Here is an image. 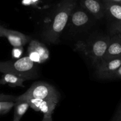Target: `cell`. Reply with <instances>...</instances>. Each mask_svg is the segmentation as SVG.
<instances>
[{
	"instance_id": "cell-21",
	"label": "cell",
	"mask_w": 121,
	"mask_h": 121,
	"mask_svg": "<svg viewBox=\"0 0 121 121\" xmlns=\"http://www.w3.org/2000/svg\"><path fill=\"white\" fill-rule=\"evenodd\" d=\"M103 2H109V3H116V4H121V0H102Z\"/></svg>"
},
{
	"instance_id": "cell-10",
	"label": "cell",
	"mask_w": 121,
	"mask_h": 121,
	"mask_svg": "<svg viewBox=\"0 0 121 121\" xmlns=\"http://www.w3.org/2000/svg\"><path fill=\"white\" fill-rule=\"evenodd\" d=\"M3 37L6 38L14 48L23 47L31 40V38L29 36L18 31L10 30L5 27L3 29Z\"/></svg>"
},
{
	"instance_id": "cell-8",
	"label": "cell",
	"mask_w": 121,
	"mask_h": 121,
	"mask_svg": "<svg viewBox=\"0 0 121 121\" xmlns=\"http://www.w3.org/2000/svg\"><path fill=\"white\" fill-rule=\"evenodd\" d=\"M35 111L41 112L43 115H52L59 100L53 99H29L26 100Z\"/></svg>"
},
{
	"instance_id": "cell-17",
	"label": "cell",
	"mask_w": 121,
	"mask_h": 121,
	"mask_svg": "<svg viewBox=\"0 0 121 121\" xmlns=\"http://www.w3.org/2000/svg\"><path fill=\"white\" fill-rule=\"evenodd\" d=\"M17 97L13 95L0 94V102L1 101H9V102H16Z\"/></svg>"
},
{
	"instance_id": "cell-23",
	"label": "cell",
	"mask_w": 121,
	"mask_h": 121,
	"mask_svg": "<svg viewBox=\"0 0 121 121\" xmlns=\"http://www.w3.org/2000/svg\"><path fill=\"white\" fill-rule=\"evenodd\" d=\"M13 121H17V120H14V119H13Z\"/></svg>"
},
{
	"instance_id": "cell-7",
	"label": "cell",
	"mask_w": 121,
	"mask_h": 121,
	"mask_svg": "<svg viewBox=\"0 0 121 121\" xmlns=\"http://www.w3.org/2000/svg\"><path fill=\"white\" fill-rule=\"evenodd\" d=\"M121 65V58L102 60L95 67L96 74L100 79L111 80L116 71Z\"/></svg>"
},
{
	"instance_id": "cell-14",
	"label": "cell",
	"mask_w": 121,
	"mask_h": 121,
	"mask_svg": "<svg viewBox=\"0 0 121 121\" xmlns=\"http://www.w3.org/2000/svg\"><path fill=\"white\" fill-rule=\"evenodd\" d=\"M14 113L13 119L20 121L21 118L30 108V105L26 101H18L15 102Z\"/></svg>"
},
{
	"instance_id": "cell-19",
	"label": "cell",
	"mask_w": 121,
	"mask_h": 121,
	"mask_svg": "<svg viewBox=\"0 0 121 121\" xmlns=\"http://www.w3.org/2000/svg\"><path fill=\"white\" fill-rule=\"evenodd\" d=\"M112 79L113 80H117V79H121V65L118 68V69L116 71L113 76Z\"/></svg>"
},
{
	"instance_id": "cell-11",
	"label": "cell",
	"mask_w": 121,
	"mask_h": 121,
	"mask_svg": "<svg viewBox=\"0 0 121 121\" xmlns=\"http://www.w3.org/2000/svg\"><path fill=\"white\" fill-rule=\"evenodd\" d=\"M110 37L109 45L102 60L121 58V33L111 35Z\"/></svg>"
},
{
	"instance_id": "cell-2",
	"label": "cell",
	"mask_w": 121,
	"mask_h": 121,
	"mask_svg": "<svg viewBox=\"0 0 121 121\" xmlns=\"http://www.w3.org/2000/svg\"><path fill=\"white\" fill-rule=\"evenodd\" d=\"M110 36H103L90 41L80 40L75 45L79 51L91 60L95 67L100 62L106 53L110 42Z\"/></svg>"
},
{
	"instance_id": "cell-1",
	"label": "cell",
	"mask_w": 121,
	"mask_h": 121,
	"mask_svg": "<svg viewBox=\"0 0 121 121\" xmlns=\"http://www.w3.org/2000/svg\"><path fill=\"white\" fill-rule=\"evenodd\" d=\"M76 0H62L58 5L53 20L44 32L43 39L49 43L58 42L68 23L71 13L76 7Z\"/></svg>"
},
{
	"instance_id": "cell-12",
	"label": "cell",
	"mask_w": 121,
	"mask_h": 121,
	"mask_svg": "<svg viewBox=\"0 0 121 121\" xmlns=\"http://www.w3.org/2000/svg\"><path fill=\"white\" fill-rule=\"evenodd\" d=\"M69 23L74 27L80 28L84 27L88 24L90 17L88 13L82 8L75 9L71 13L69 20Z\"/></svg>"
},
{
	"instance_id": "cell-5",
	"label": "cell",
	"mask_w": 121,
	"mask_h": 121,
	"mask_svg": "<svg viewBox=\"0 0 121 121\" xmlns=\"http://www.w3.org/2000/svg\"><path fill=\"white\" fill-rule=\"evenodd\" d=\"M110 35L121 33V4L103 2Z\"/></svg>"
},
{
	"instance_id": "cell-20",
	"label": "cell",
	"mask_w": 121,
	"mask_h": 121,
	"mask_svg": "<svg viewBox=\"0 0 121 121\" xmlns=\"http://www.w3.org/2000/svg\"><path fill=\"white\" fill-rule=\"evenodd\" d=\"M42 121H53L52 115H43Z\"/></svg>"
},
{
	"instance_id": "cell-15",
	"label": "cell",
	"mask_w": 121,
	"mask_h": 121,
	"mask_svg": "<svg viewBox=\"0 0 121 121\" xmlns=\"http://www.w3.org/2000/svg\"><path fill=\"white\" fill-rule=\"evenodd\" d=\"M14 102L1 101L0 102V115L7 113L14 106Z\"/></svg>"
},
{
	"instance_id": "cell-4",
	"label": "cell",
	"mask_w": 121,
	"mask_h": 121,
	"mask_svg": "<svg viewBox=\"0 0 121 121\" xmlns=\"http://www.w3.org/2000/svg\"><path fill=\"white\" fill-rule=\"evenodd\" d=\"M29 99L59 100V94L52 85L43 82H35L24 93L16 98V102Z\"/></svg>"
},
{
	"instance_id": "cell-16",
	"label": "cell",
	"mask_w": 121,
	"mask_h": 121,
	"mask_svg": "<svg viewBox=\"0 0 121 121\" xmlns=\"http://www.w3.org/2000/svg\"><path fill=\"white\" fill-rule=\"evenodd\" d=\"M23 53V48H14L12 50V57L14 59H19L21 58Z\"/></svg>"
},
{
	"instance_id": "cell-22",
	"label": "cell",
	"mask_w": 121,
	"mask_h": 121,
	"mask_svg": "<svg viewBox=\"0 0 121 121\" xmlns=\"http://www.w3.org/2000/svg\"><path fill=\"white\" fill-rule=\"evenodd\" d=\"M4 27L0 25V38L1 37H3V29H4Z\"/></svg>"
},
{
	"instance_id": "cell-9",
	"label": "cell",
	"mask_w": 121,
	"mask_h": 121,
	"mask_svg": "<svg viewBox=\"0 0 121 121\" xmlns=\"http://www.w3.org/2000/svg\"><path fill=\"white\" fill-rule=\"evenodd\" d=\"M81 7L96 19L100 20L105 17L104 6L102 0H80Z\"/></svg>"
},
{
	"instance_id": "cell-13",
	"label": "cell",
	"mask_w": 121,
	"mask_h": 121,
	"mask_svg": "<svg viewBox=\"0 0 121 121\" xmlns=\"http://www.w3.org/2000/svg\"><path fill=\"white\" fill-rule=\"evenodd\" d=\"M26 79L21 78L10 73H3L1 78L0 79V84H7L12 87H24L23 83Z\"/></svg>"
},
{
	"instance_id": "cell-18",
	"label": "cell",
	"mask_w": 121,
	"mask_h": 121,
	"mask_svg": "<svg viewBox=\"0 0 121 121\" xmlns=\"http://www.w3.org/2000/svg\"><path fill=\"white\" fill-rule=\"evenodd\" d=\"M112 121H121V104L114 115Z\"/></svg>"
},
{
	"instance_id": "cell-3",
	"label": "cell",
	"mask_w": 121,
	"mask_h": 121,
	"mask_svg": "<svg viewBox=\"0 0 121 121\" xmlns=\"http://www.w3.org/2000/svg\"><path fill=\"white\" fill-rule=\"evenodd\" d=\"M0 72L14 74L26 80L38 77L36 64L28 56L14 60L0 61Z\"/></svg>"
},
{
	"instance_id": "cell-6",
	"label": "cell",
	"mask_w": 121,
	"mask_h": 121,
	"mask_svg": "<svg viewBox=\"0 0 121 121\" xmlns=\"http://www.w3.org/2000/svg\"><path fill=\"white\" fill-rule=\"evenodd\" d=\"M28 56L35 64H42L47 61L50 53L44 44L36 40L30 42L27 49Z\"/></svg>"
}]
</instances>
